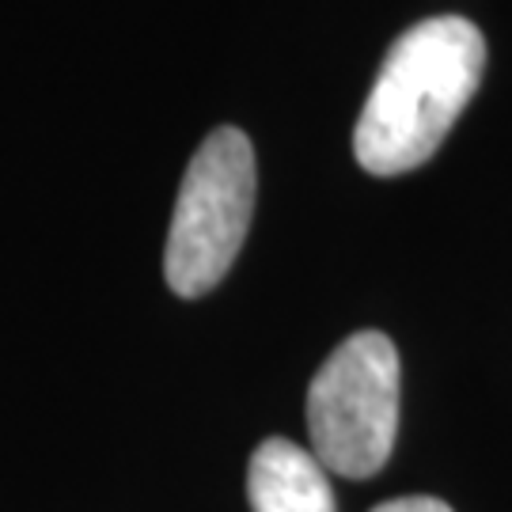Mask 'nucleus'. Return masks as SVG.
Wrapping results in <instances>:
<instances>
[{
    "instance_id": "1",
    "label": "nucleus",
    "mask_w": 512,
    "mask_h": 512,
    "mask_svg": "<svg viewBox=\"0 0 512 512\" xmlns=\"http://www.w3.org/2000/svg\"><path fill=\"white\" fill-rule=\"evenodd\" d=\"M486 69V38L471 19L433 16L410 27L376 73L357 129L353 156L368 175H406L452 133L475 99Z\"/></svg>"
},
{
    "instance_id": "2",
    "label": "nucleus",
    "mask_w": 512,
    "mask_h": 512,
    "mask_svg": "<svg viewBox=\"0 0 512 512\" xmlns=\"http://www.w3.org/2000/svg\"><path fill=\"white\" fill-rule=\"evenodd\" d=\"M399 433V349L380 330L349 334L308 387L311 456L342 478H372Z\"/></svg>"
},
{
    "instance_id": "3",
    "label": "nucleus",
    "mask_w": 512,
    "mask_h": 512,
    "mask_svg": "<svg viewBox=\"0 0 512 512\" xmlns=\"http://www.w3.org/2000/svg\"><path fill=\"white\" fill-rule=\"evenodd\" d=\"M255 213V148L232 126L213 129L186 167L164 251L171 293L205 296L232 270Z\"/></svg>"
},
{
    "instance_id": "4",
    "label": "nucleus",
    "mask_w": 512,
    "mask_h": 512,
    "mask_svg": "<svg viewBox=\"0 0 512 512\" xmlns=\"http://www.w3.org/2000/svg\"><path fill=\"white\" fill-rule=\"evenodd\" d=\"M247 497L255 512H334L323 463L285 437L262 440L247 467Z\"/></svg>"
},
{
    "instance_id": "5",
    "label": "nucleus",
    "mask_w": 512,
    "mask_h": 512,
    "mask_svg": "<svg viewBox=\"0 0 512 512\" xmlns=\"http://www.w3.org/2000/svg\"><path fill=\"white\" fill-rule=\"evenodd\" d=\"M372 512H452L444 501L437 497H395V501H384Z\"/></svg>"
}]
</instances>
